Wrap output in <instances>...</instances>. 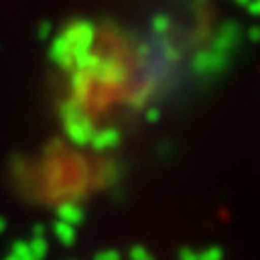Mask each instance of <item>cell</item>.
<instances>
[{"label":"cell","mask_w":260,"mask_h":260,"mask_svg":"<svg viewBox=\"0 0 260 260\" xmlns=\"http://www.w3.org/2000/svg\"><path fill=\"white\" fill-rule=\"evenodd\" d=\"M130 258H133V260H152V255H149L145 248H133Z\"/></svg>","instance_id":"3"},{"label":"cell","mask_w":260,"mask_h":260,"mask_svg":"<svg viewBox=\"0 0 260 260\" xmlns=\"http://www.w3.org/2000/svg\"><path fill=\"white\" fill-rule=\"evenodd\" d=\"M198 260H222V251L219 248H210L205 253H198Z\"/></svg>","instance_id":"2"},{"label":"cell","mask_w":260,"mask_h":260,"mask_svg":"<svg viewBox=\"0 0 260 260\" xmlns=\"http://www.w3.org/2000/svg\"><path fill=\"white\" fill-rule=\"evenodd\" d=\"M178 260H198V253H190V251H181Z\"/></svg>","instance_id":"5"},{"label":"cell","mask_w":260,"mask_h":260,"mask_svg":"<svg viewBox=\"0 0 260 260\" xmlns=\"http://www.w3.org/2000/svg\"><path fill=\"white\" fill-rule=\"evenodd\" d=\"M73 234H75V226H73V224H65V222H58L56 224V236H58V239H63L65 243H70Z\"/></svg>","instance_id":"1"},{"label":"cell","mask_w":260,"mask_h":260,"mask_svg":"<svg viewBox=\"0 0 260 260\" xmlns=\"http://www.w3.org/2000/svg\"><path fill=\"white\" fill-rule=\"evenodd\" d=\"M96 260H118V253H113V251H104L96 255Z\"/></svg>","instance_id":"4"}]
</instances>
